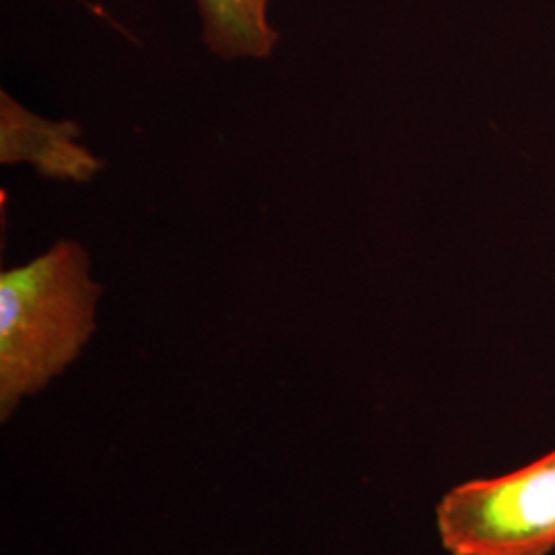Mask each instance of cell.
<instances>
[{"mask_svg":"<svg viewBox=\"0 0 555 555\" xmlns=\"http://www.w3.org/2000/svg\"><path fill=\"white\" fill-rule=\"evenodd\" d=\"M101 293L89 254L70 238L0 274V422L80 357Z\"/></svg>","mask_w":555,"mask_h":555,"instance_id":"obj_1","label":"cell"},{"mask_svg":"<svg viewBox=\"0 0 555 555\" xmlns=\"http://www.w3.org/2000/svg\"><path fill=\"white\" fill-rule=\"evenodd\" d=\"M437 529L451 555L552 554L555 449L513 474L449 490L438 502Z\"/></svg>","mask_w":555,"mask_h":555,"instance_id":"obj_2","label":"cell"},{"mask_svg":"<svg viewBox=\"0 0 555 555\" xmlns=\"http://www.w3.org/2000/svg\"><path fill=\"white\" fill-rule=\"evenodd\" d=\"M0 160L31 163L43 178L91 181L103 163L79 139L77 121H50L27 112L9 93L0 95Z\"/></svg>","mask_w":555,"mask_h":555,"instance_id":"obj_3","label":"cell"},{"mask_svg":"<svg viewBox=\"0 0 555 555\" xmlns=\"http://www.w3.org/2000/svg\"><path fill=\"white\" fill-rule=\"evenodd\" d=\"M204 46L222 60L270 59L280 34L270 21V0H194Z\"/></svg>","mask_w":555,"mask_h":555,"instance_id":"obj_4","label":"cell"}]
</instances>
